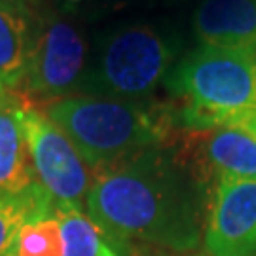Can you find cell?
<instances>
[{
  "instance_id": "obj_1",
  "label": "cell",
  "mask_w": 256,
  "mask_h": 256,
  "mask_svg": "<svg viewBox=\"0 0 256 256\" xmlns=\"http://www.w3.org/2000/svg\"><path fill=\"white\" fill-rule=\"evenodd\" d=\"M86 209L118 243L138 241L184 252L200 241L196 186L186 167L160 146L99 169Z\"/></svg>"
},
{
  "instance_id": "obj_2",
  "label": "cell",
  "mask_w": 256,
  "mask_h": 256,
  "mask_svg": "<svg viewBox=\"0 0 256 256\" xmlns=\"http://www.w3.org/2000/svg\"><path fill=\"white\" fill-rule=\"evenodd\" d=\"M44 112L97 171L160 146L173 126L169 112L95 95L63 97Z\"/></svg>"
},
{
  "instance_id": "obj_3",
  "label": "cell",
  "mask_w": 256,
  "mask_h": 256,
  "mask_svg": "<svg viewBox=\"0 0 256 256\" xmlns=\"http://www.w3.org/2000/svg\"><path fill=\"white\" fill-rule=\"evenodd\" d=\"M165 88L180 102L169 110L171 124L205 133L256 108V57L202 46L173 66Z\"/></svg>"
},
{
  "instance_id": "obj_4",
  "label": "cell",
  "mask_w": 256,
  "mask_h": 256,
  "mask_svg": "<svg viewBox=\"0 0 256 256\" xmlns=\"http://www.w3.org/2000/svg\"><path fill=\"white\" fill-rule=\"evenodd\" d=\"M176 52V44L154 25H126L102 42L80 92L122 101L148 97L173 70Z\"/></svg>"
},
{
  "instance_id": "obj_5",
  "label": "cell",
  "mask_w": 256,
  "mask_h": 256,
  "mask_svg": "<svg viewBox=\"0 0 256 256\" xmlns=\"http://www.w3.org/2000/svg\"><path fill=\"white\" fill-rule=\"evenodd\" d=\"M88 74V42L82 28L61 14L48 16L38 27L36 44L18 93L25 102L59 101L82 90Z\"/></svg>"
},
{
  "instance_id": "obj_6",
  "label": "cell",
  "mask_w": 256,
  "mask_h": 256,
  "mask_svg": "<svg viewBox=\"0 0 256 256\" xmlns=\"http://www.w3.org/2000/svg\"><path fill=\"white\" fill-rule=\"evenodd\" d=\"M21 124L38 184L55 203L80 207L92 178L88 164L70 138L48 118L46 112L32 104L23 108Z\"/></svg>"
},
{
  "instance_id": "obj_7",
  "label": "cell",
  "mask_w": 256,
  "mask_h": 256,
  "mask_svg": "<svg viewBox=\"0 0 256 256\" xmlns=\"http://www.w3.org/2000/svg\"><path fill=\"white\" fill-rule=\"evenodd\" d=\"M203 243L209 256H256V178L220 176Z\"/></svg>"
},
{
  "instance_id": "obj_8",
  "label": "cell",
  "mask_w": 256,
  "mask_h": 256,
  "mask_svg": "<svg viewBox=\"0 0 256 256\" xmlns=\"http://www.w3.org/2000/svg\"><path fill=\"white\" fill-rule=\"evenodd\" d=\"M194 30L203 48L256 57V0H202Z\"/></svg>"
},
{
  "instance_id": "obj_9",
  "label": "cell",
  "mask_w": 256,
  "mask_h": 256,
  "mask_svg": "<svg viewBox=\"0 0 256 256\" xmlns=\"http://www.w3.org/2000/svg\"><path fill=\"white\" fill-rule=\"evenodd\" d=\"M205 133V156L218 178H256V108L241 110Z\"/></svg>"
},
{
  "instance_id": "obj_10",
  "label": "cell",
  "mask_w": 256,
  "mask_h": 256,
  "mask_svg": "<svg viewBox=\"0 0 256 256\" xmlns=\"http://www.w3.org/2000/svg\"><path fill=\"white\" fill-rule=\"evenodd\" d=\"M34 14L23 0H0V84L18 92L36 44Z\"/></svg>"
},
{
  "instance_id": "obj_11",
  "label": "cell",
  "mask_w": 256,
  "mask_h": 256,
  "mask_svg": "<svg viewBox=\"0 0 256 256\" xmlns=\"http://www.w3.org/2000/svg\"><path fill=\"white\" fill-rule=\"evenodd\" d=\"M25 102L16 92L0 101V194L27 192L38 182L23 133Z\"/></svg>"
},
{
  "instance_id": "obj_12",
  "label": "cell",
  "mask_w": 256,
  "mask_h": 256,
  "mask_svg": "<svg viewBox=\"0 0 256 256\" xmlns=\"http://www.w3.org/2000/svg\"><path fill=\"white\" fill-rule=\"evenodd\" d=\"M55 202L52 196L40 186L34 184L27 192L0 194V256L18 254L19 234L30 220L52 214Z\"/></svg>"
},
{
  "instance_id": "obj_13",
  "label": "cell",
  "mask_w": 256,
  "mask_h": 256,
  "mask_svg": "<svg viewBox=\"0 0 256 256\" xmlns=\"http://www.w3.org/2000/svg\"><path fill=\"white\" fill-rule=\"evenodd\" d=\"M54 212L61 226L63 256H118L108 236L80 207L55 203Z\"/></svg>"
},
{
  "instance_id": "obj_14",
  "label": "cell",
  "mask_w": 256,
  "mask_h": 256,
  "mask_svg": "<svg viewBox=\"0 0 256 256\" xmlns=\"http://www.w3.org/2000/svg\"><path fill=\"white\" fill-rule=\"evenodd\" d=\"M16 256H63L61 226L55 212L30 220L23 226Z\"/></svg>"
},
{
  "instance_id": "obj_15",
  "label": "cell",
  "mask_w": 256,
  "mask_h": 256,
  "mask_svg": "<svg viewBox=\"0 0 256 256\" xmlns=\"http://www.w3.org/2000/svg\"><path fill=\"white\" fill-rule=\"evenodd\" d=\"M93 4H101V6H108V8H116V6H126L133 0H90Z\"/></svg>"
},
{
  "instance_id": "obj_16",
  "label": "cell",
  "mask_w": 256,
  "mask_h": 256,
  "mask_svg": "<svg viewBox=\"0 0 256 256\" xmlns=\"http://www.w3.org/2000/svg\"><path fill=\"white\" fill-rule=\"evenodd\" d=\"M10 93H12V92H10V90H6V88L0 84V101H2V99H6Z\"/></svg>"
}]
</instances>
